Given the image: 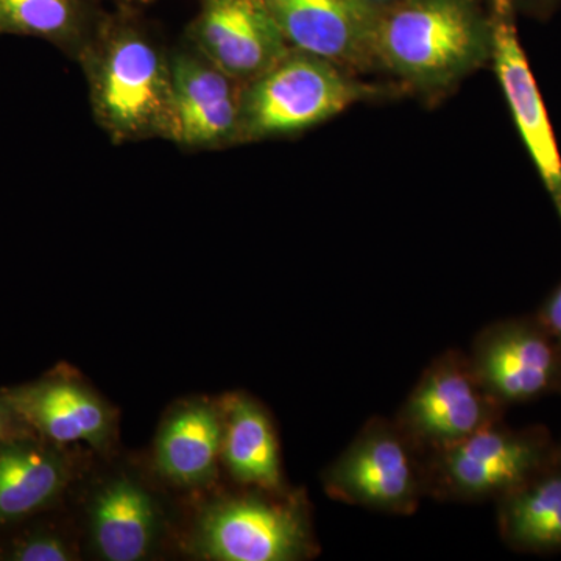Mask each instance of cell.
I'll use <instances>...</instances> for the list:
<instances>
[{"label":"cell","instance_id":"23","mask_svg":"<svg viewBox=\"0 0 561 561\" xmlns=\"http://www.w3.org/2000/svg\"><path fill=\"white\" fill-rule=\"evenodd\" d=\"M368 5L375 7V9L382 10L387 9V7L393 5L398 0H364Z\"/></svg>","mask_w":561,"mask_h":561},{"label":"cell","instance_id":"1","mask_svg":"<svg viewBox=\"0 0 561 561\" xmlns=\"http://www.w3.org/2000/svg\"><path fill=\"white\" fill-rule=\"evenodd\" d=\"M92 114L113 144L173 139L169 49L136 7L117 5L81 54Z\"/></svg>","mask_w":561,"mask_h":561},{"label":"cell","instance_id":"2","mask_svg":"<svg viewBox=\"0 0 561 561\" xmlns=\"http://www.w3.org/2000/svg\"><path fill=\"white\" fill-rule=\"evenodd\" d=\"M491 55L490 0H398L379 11L373 65L420 90H448Z\"/></svg>","mask_w":561,"mask_h":561},{"label":"cell","instance_id":"6","mask_svg":"<svg viewBox=\"0 0 561 561\" xmlns=\"http://www.w3.org/2000/svg\"><path fill=\"white\" fill-rule=\"evenodd\" d=\"M194 545L203 559L216 561H297L317 553L306 502L286 491L210 505Z\"/></svg>","mask_w":561,"mask_h":561},{"label":"cell","instance_id":"27","mask_svg":"<svg viewBox=\"0 0 561 561\" xmlns=\"http://www.w3.org/2000/svg\"><path fill=\"white\" fill-rule=\"evenodd\" d=\"M559 393L561 394V386H560V390H559Z\"/></svg>","mask_w":561,"mask_h":561},{"label":"cell","instance_id":"24","mask_svg":"<svg viewBox=\"0 0 561 561\" xmlns=\"http://www.w3.org/2000/svg\"><path fill=\"white\" fill-rule=\"evenodd\" d=\"M513 5L538 7L551 2V0H512Z\"/></svg>","mask_w":561,"mask_h":561},{"label":"cell","instance_id":"22","mask_svg":"<svg viewBox=\"0 0 561 561\" xmlns=\"http://www.w3.org/2000/svg\"><path fill=\"white\" fill-rule=\"evenodd\" d=\"M33 434L27 424L18 416L9 401L0 393V443L14 440V438L28 437Z\"/></svg>","mask_w":561,"mask_h":561},{"label":"cell","instance_id":"12","mask_svg":"<svg viewBox=\"0 0 561 561\" xmlns=\"http://www.w3.org/2000/svg\"><path fill=\"white\" fill-rule=\"evenodd\" d=\"M290 49L341 68L373 65L379 11L364 0H264Z\"/></svg>","mask_w":561,"mask_h":561},{"label":"cell","instance_id":"21","mask_svg":"<svg viewBox=\"0 0 561 561\" xmlns=\"http://www.w3.org/2000/svg\"><path fill=\"white\" fill-rule=\"evenodd\" d=\"M535 316L561 346V283L549 294Z\"/></svg>","mask_w":561,"mask_h":561},{"label":"cell","instance_id":"26","mask_svg":"<svg viewBox=\"0 0 561 561\" xmlns=\"http://www.w3.org/2000/svg\"><path fill=\"white\" fill-rule=\"evenodd\" d=\"M556 461L557 463L560 465L561 467V442L560 443H557V448H556Z\"/></svg>","mask_w":561,"mask_h":561},{"label":"cell","instance_id":"8","mask_svg":"<svg viewBox=\"0 0 561 561\" xmlns=\"http://www.w3.org/2000/svg\"><path fill=\"white\" fill-rule=\"evenodd\" d=\"M470 360L482 386L505 408L559 393L561 346L537 316L486 327L472 343Z\"/></svg>","mask_w":561,"mask_h":561},{"label":"cell","instance_id":"13","mask_svg":"<svg viewBox=\"0 0 561 561\" xmlns=\"http://www.w3.org/2000/svg\"><path fill=\"white\" fill-rule=\"evenodd\" d=\"M33 434L54 443H88L95 449L108 445L113 413L90 389L65 375H47L24 386L0 390Z\"/></svg>","mask_w":561,"mask_h":561},{"label":"cell","instance_id":"4","mask_svg":"<svg viewBox=\"0 0 561 561\" xmlns=\"http://www.w3.org/2000/svg\"><path fill=\"white\" fill-rule=\"evenodd\" d=\"M557 443L545 426L515 430L504 420L424 457L427 496L497 501L556 463Z\"/></svg>","mask_w":561,"mask_h":561},{"label":"cell","instance_id":"16","mask_svg":"<svg viewBox=\"0 0 561 561\" xmlns=\"http://www.w3.org/2000/svg\"><path fill=\"white\" fill-rule=\"evenodd\" d=\"M160 518L149 491L131 479H114L92 501V541L103 560L147 559L160 535Z\"/></svg>","mask_w":561,"mask_h":561},{"label":"cell","instance_id":"19","mask_svg":"<svg viewBox=\"0 0 561 561\" xmlns=\"http://www.w3.org/2000/svg\"><path fill=\"white\" fill-rule=\"evenodd\" d=\"M105 16L101 0H0V36L43 39L79 61Z\"/></svg>","mask_w":561,"mask_h":561},{"label":"cell","instance_id":"14","mask_svg":"<svg viewBox=\"0 0 561 561\" xmlns=\"http://www.w3.org/2000/svg\"><path fill=\"white\" fill-rule=\"evenodd\" d=\"M69 465L38 435L0 443V526L47 511L65 493Z\"/></svg>","mask_w":561,"mask_h":561},{"label":"cell","instance_id":"7","mask_svg":"<svg viewBox=\"0 0 561 561\" xmlns=\"http://www.w3.org/2000/svg\"><path fill=\"white\" fill-rule=\"evenodd\" d=\"M505 409L482 386L470 356L449 350L423 371L394 421L426 457L504 420Z\"/></svg>","mask_w":561,"mask_h":561},{"label":"cell","instance_id":"11","mask_svg":"<svg viewBox=\"0 0 561 561\" xmlns=\"http://www.w3.org/2000/svg\"><path fill=\"white\" fill-rule=\"evenodd\" d=\"M493 24V60L505 101L513 114L523 142L529 151L535 168L540 173L546 190L551 194L561 217V158L557 149L551 122L546 113L540 91L518 32H516L515 5L512 0H490Z\"/></svg>","mask_w":561,"mask_h":561},{"label":"cell","instance_id":"17","mask_svg":"<svg viewBox=\"0 0 561 561\" xmlns=\"http://www.w3.org/2000/svg\"><path fill=\"white\" fill-rule=\"evenodd\" d=\"M221 440V408L208 402L186 405L165 421L158 435L157 470L175 485H208L219 470Z\"/></svg>","mask_w":561,"mask_h":561},{"label":"cell","instance_id":"3","mask_svg":"<svg viewBox=\"0 0 561 561\" xmlns=\"http://www.w3.org/2000/svg\"><path fill=\"white\" fill-rule=\"evenodd\" d=\"M373 91L350 79L341 66L290 49L243 87L239 144L298 135Z\"/></svg>","mask_w":561,"mask_h":561},{"label":"cell","instance_id":"25","mask_svg":"<svg viewBox=\"0 0 561 561\" xmlns=\"http://www.w3.org/2000/svg\"><path fill=\"white\" fill-rule=\"evenodd\" d=\"M117 5H128V7H136V9H139V7L147 5V3H150L151 0H116Z\"/></svg>","mask_w":561,"mask_h":561},{"label":"cell","instance_id":"9","mask_svg":"<svg viewBox=\"0 0 561 561\" xmlns=\"http://www.w3.org/2000/svg\"><path fill=\"white\" fill-rule=\"evenodd\" d=\"M172 70V142L183 150L238 146L245 84L225 73L187 39L169 49Z\"/></svg>","mask_w":561,"mask_h":561},{"label":"cell","instance_id":"20","mask_svg":"<svg viewBox=\"0 0 561 561\" xmlns=\"http://www.w3.org/2000/svg\"><path fill=\"white\" fill-rule=\"evenodd\" d=\"M5 559L11 561H70L73 560V552L70 551L68 542L58 535L38 530L18 538L11 545Z\"/></svg>","mask_w":561,"mask_h":561},{"label":"cell","instance_id":"10","mask_svg":"<svg viewBox=\"0 0 561 561\" xmlns=\"http://www.w3.org/2000/svg\"><path fill=\"white\" fill-rule=\"evenodd\" d=\"M184 39L242 84L290 50L264 0H201Z\"/></svg>","mask_w":561,"mask_h":561},{"label":"cell","instance_id":"15","mask_svg":"<svg viewBox=\"0 0 561 561\" xmlns=\"http://www.w3.org/2000/svg\"><path fill=\"white\" fill-rule=\"evenodd\" d=\"M224 440L220 461L234 482L284 493L278 438L271 416L249 394H228L221 402Z\"/></svg>","mask_w":561,"mask_h":561},{"label":"cell","instance_id":"5","mask_svg":"<svg viewBox=\"0 0 561 561\" xmlns=\"http://www.w3.org/2000/svg\"><path fill=\"white\" fill-rule=\"evenodd\" d=\"M323 486L345 504L412 515L427 496L424 456L397 421L376 416L324 470Z\"/></svg>","mask_w":561,"mask_h":561},{"label":"cell","instance_id":"18","mask_svg":"<svg viewBox=\"0 0 561 561\" xmlns=\"http://www.w3.org/2000/svg\"><path fill=\"white\" fill-rule=\"evenodd\" d=\"M497 529L523 553L561 552V467L552 463L497 500Z\"/></svg>","mask_w":561,"mask_h":561}]
</instances>
